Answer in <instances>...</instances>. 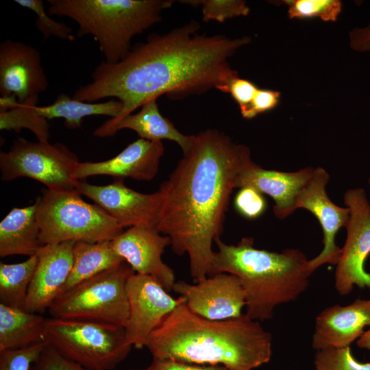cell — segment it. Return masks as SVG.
I'll list each match as a JSON object with an SVG mask.
<instances>
[{"mask_svg": "<svg viewBox=\"0 0 370 370\" xmlns=\"http://www.w3.org/2000/svg\"><path fill=\"white\" fill-rule=\"evenodd\" d=\"M199 28L192 21L167 33L150 35L118 62L102 61L92 72L91 82L77 88L73 97L91 103L112 97L122 103L116 118L97 127L103 130L162 95L180 99L212 88L225 92L238 76L228 60L251 39L202 34Z\"/></svg>", "mask_w": 370, "mask_h": 370, "instance_id": "cell-1", "label": "cell"}, {"mask_svg": "<svg viewBox=\"0 0 370 370\" xmlns=\"http://www.w3.org/2000/svg\"><path fill=\"white\" fill-rule=\"evenodd\" d=\"M182 152L160 187L162 205L156 229L170 238L175 254H187L197 282L210 275L212 243L222 234L230 196L254 162L247 146L215 129L193 135Z\"/></svg>", "mask_w": 370, "mask_h": 370, "instance_id": "cell-2", "label": "cell"}, {"mask_svg": "<svg viewBox=\"0 0 370 370\" xmlns=\"http://www.w3.org/2000/svg\"><path fill=\"white\" fill-rule=\"evenodd\" d=\"M147 347L153 358L253 370L270 361L272 336L245 314L209 320L192 312L184 302L151 334Z\"/></svg>", "mask_w": 370, "mask_h": 370, "instance_id": "cell-3", "label": "cell"}, {"mask_svg": "<svg viewBox=\"0 0 370 370\" xmlns=\"http://www.w3.org/2000/svg\"><path fill=\"white\" fill-rule=\"evenodd\" d=\"M210 275L227 273L237 276L245 293L246 313L251 319L273 318L275 308L296 300L308 288V259L297 249L281 252L254 247V239L243 238L236 245L215 240Z\"/></svg>", "mask_w": 370, "mask_h": 370, "instance_id": "cell-4", "label": "cell"}, {"mask_svg": "<svg viewBox=\"0 0 370 370\" xmlns=\"http://www.w3.org/2000/svg\"><path fill=\"white\" fill-rule=\"evenodd\" d=\"M171 0H49V15L66 16L78 25L77 36L91 35L105 62L114 64L131 50L132 38L161 20Z\"/></svg>", "mask_w": 370, "mask_h": 370, "instance_id": "cell-5", "label": "cell"}, {"mask_svg": "<svg viewBox=\"0 0 370 370\" xmlns=\"http://www.w3.org/2000/svg\"><path fill=\"white\" fill-rule=\"evenodd\" d=\"M34 204L42 245L112 241L123 232L114 219L98 205L86 202L77 189H47Z\"/></svg>", "mask_w": 370, "mask_h": 370, "instance_id": "cell-6", "label": "cell"}, {"mask_svg": "<svg viewBox=\"0 0 370 370\" xmlns=\"http://www.w3.org/2000/svg\"><path fill=\"white\" fill-rule=\"evenodd\" d=\"M45 338L60 355L90 370H112L129 355L132 345L124 327L47 318Z\"/></svg>", "mask_w": 370, "mask_h": 370, "instance_id": "cell-7", "label": "cell"}, {"mask_svg": "<svg viewBox=\"0 0 370 370\" xmlns=\"http://www.w3.org/2000/svg\"><path fill=\"white\" fill-rule=\"evenodd\" d=\"M133 273L124 262L78 284L53 301L51 317L124 327L129 317L126 285Z\"/></svg>", "mask_w": 370, "mask_h": 370, "instance_id": "cell-8", "label": "cell"}, {"mask_svg": "<svg viewBox=\"0 0 370 370\" xmlns=\"http://www.w3.org/2000/svg\"><path fill=\"white\" fill-rule=\"evenodd\" d=\"M79 162L76 154L62 143L18 138L8 151L0 153L1 178L29 177L49 190H71L76 189L74 173Z\"/></svg>", "mask_w": 370, "mask_h": 370, "instance_id": "cell-9", "label": "cell"}, {"mask_svg": "<svg viewBox=\"0 0 370 370\" xmlns=\"http://www.w3.org/2000/svg\"><path fill=\"white\" fill-rule=\"evenodd\" d=\"M349 210L345 228L347 238L334 273V287L343 296L349 294L354 286L370 288V273L365 262L370 254V204L363 188H352L344 195Z\"/></svg>", "mask_w": 370, "mask_h": 370, "instance_id": "cell-10", "label": "cell"}, {"mask_svg": "<svg viewBox=\"0 0 370 370\" xmlns=\"http://www.w3.org/2000/svg\"><path fill=\"white\" fill-rule=\"evenodd\" d=\"M129 317L124 326L127 339L136 348L147 347L151 334L177 306L183 297L173 298L153 277L133 273L126 285Z\"/></svg>", "mask_w": 370, "mask_h": 370, "instance_id": "cell-11", "label": "cell"}, {"mask_svg": "<svg viewBox=\"0 0 370 370\" xmlns=\"http://www.w3.org/2000/svg\"><path fill=\"white\" fill-rule=\"evenodd\" d=\"M76 189L92 200L123 228L147 226L156 228L162 205L160 190L145 194L127 187L124 179L107 185H95L78 180Z\"/></svg>", "mask_w": 370, "mask_h": 370, "instance_id": "cell-12", "label": "cell"}, {"mask_svg": "<svg viewBox=\"0 0 370 370\" xmlns=\"http://www.w3.org/2000/svg\"><path fill=\"white\" fill-rule=\"evenodd\" d=\"M49 82L40 51L21 41L7 39L0 44L1 96H14L21 103L37 106Z\"/></svg>", "mask_w": 370, "mask_h": 370, "instance_id": "cell-13", "label": "cell"}, {"mask_svg": "<svg viewBox=\"0 0 370 370\" xmlns=\"http://www.w3.org/2000/svg\"><path fill=\"white\" fill-rule=\"evenodd\" d=\"M173 290L184 298L192 312L209 320L238 317L246 304L240 279L227 273L212 274L194 284L177 282Z\"/></svg>", "mask_w": 370, "mask_h": 370, "instance_id": "cell-14", "label": "cell"}, {"mask_svg": "<svg viewBox=\"0 0 370 370\" xmlns=\"http://www.w3.org/2000/svg\"><path fill=\"white\" fill-rule=\"evenodd\" d=\"M329 179V174L323 168H315L297 200V208L306 209L313 214L323 231V249L307 262V270L310 274L323 264H337L341 248L336 243V235L341 227H346L349 218L348 208L336 205L328 196L325 187Z\"/></svg>", "mask_w": 370, "mask_h": 370, "instance_id": "cell-15", "label": "cell"}, {"mask_svg": "<svg viewBox=\"0 0 370 370\" xmlns=\"http://www.w3.org/2000/svg\"><path fill=\"white\" fill-rule=\"evenodd\" d=\"M113 249L136 273L156 279L167 291L175 283L173 269L162 260L165 248L171 241L156 228L131 227L112 241Z\"/></svg>", "mask_w": 370, "mask_h": 370, "instance_id": "cell-16", "label": "cell"}, {"mask_svg": "<svg viewBox=\"0 0 370 370\" xmlns=\"http://www.w3.org/2000/svg\"><path fill=\"white\" fill-rule=\"evenodd\" d=\"M75 241L43 245L37 252L38 264L23 308L40 313L59 297L71 273Z\"/></svg>", "mask_w": 370, "mask_h": 370, "instance_id": "cell-17", "label": "cell"}, {"mask_svg": "<svg viewBox=\"0 0 370 370\" xmlns=\"http://www.w3.org/2000/svg\"><path fill=\"white\" fill-rule=\"evenodd\" d=\"M164 152L162 141L140 138L109 160L79 162L76 166L74 176L77 180L104 175L114 177V179L130 177L136 180L149 181L156 175Z\"/></svg>", "mask_w": 370, "mask_h": 370, "instance_id": "cell-18", "label": "cell"}, {"mask_svg": "<svg viewBox=\"0 0 370 370\" xmlns=\"http://www.w3.org/2000/svg\"><path fill=\"white\" fill-rule=\"evenodd\" d=\"M370 327V299L324 308L316 317L311 346L316 351L350 347Z\"/></svg>", "mask_w": 370, "mask_h": 370, "instance_id": "cell-19", "label": "cell"}, {"mask_svg": "<svg viewBox=\"0 0 370 370\" xmlns=\"http://www.w3.org/2000/svg\"><path fill=\"white\" fill-rule=\"evenodd\" d=\"M314 171L312 167L295 172L267 170L254 162L242 173L238 188L251 186L270 196L275 201L274 214L283 219L298 209L299 194L310 180Z\"/></svg>", "mask_w": 370, "mask_h": 370, "instance_id": "cell-20", "label": "cell"}, {"mask_svg": "<svg viewBox=\"0 0 370 370\" xmlns=\"http://www.w3.org/2000/svg\"><path fill=\"white\" fill-rule=\"evenodd\" d=\"M123 129L132 130L140 138L148 140L162 141L166 139L174 141L182 151L188 147L193 138V135L181 133L167 118L160 114L156 99L144 103L138 112L125 116L106 129H95L93 134L97 137H109Z\"/></svg>", "mask_w": 370, "mask_h": 370, "instance_id": "cell-21", "label": "cell"}, {"mask_svg": "<svg viewBox=\"0 0 370 370\" xmlns=\"http://www.w3.org/2000/svg\"><path fill=\"white\" fill-rule=\"evenodd\" d=\"M35 204L13 208L0 222V256H32L43 245Z\"/></svg>", "mask_w": 370, "mask_h": 370, "instance_id": "cell-22", "label": "cell"}, {"mask_svg": "<svg viewBox=\"0 0 370 370\" xmlns=\"http://www.w3.org/2000/svg\"><path fill=\"white\" fill-rule=\"evenodd\" d=\"M46 320L38 313L0 303V352L45 342Z\"/></svg>", "mask_w": 370, "mask_h": 370, "instance_id": "cell-23", "label": "cell"}, {"mask_svg": "<svg viewBox=\"0 0 370 370\" xmlns=\"http://www.w3.org/2000/svg\"><path fill=\"white\" fill-rule=\"evenodd\" d=\"M124 262L113 249L112 241L75 242L73 267L60 295L78 284L115 268Z\"/></svg>", "mask_w": 370, "mask_h": 370, "instance_id": "cell-24", "label": "cell"}, {"mask_svg": "<svg viewBox=\"0 0 370 370\" xmlns=\"http://www.w3.org/2000/svg\"><path fill=\"white\" fill-rule=\"evenodd\" d=\"M34 108L43 118L47 120L64 119L67 129L76 130L81 127L83 119L88 116L103 115L110 119L116 118L121 111L122 103L117 99L85 102L62 93L53 103L45 106H36Z\"/></svg>", "mask_w": 370, "mask_h": 370, "instance_id": "cell-25", "label": "cell"}, {"mask_svg": "<svg viewBox=\"0 0 370 370\" xmlns=\"http://www.w3.org/2000/svg\"><path fill=\"white\" fill-rule=\"evenodd\" d=\"M38 259L36 254L22 262L0 263V303L23 308Z\"/></svg>", "mask_w": 370, "mask_h": 370, "instance_id": "cell-26", "label": "cell"}, {"mask_svg": "<svg viewBox=\"0 0 370 370\" xmlns=\"http://www.w3.org/2000/svg\"><path fill=\"white\" fill-rule=\"evenodd\" d=\"M36 106L18 103L9 110L0 112V130L19 132L23 128L32 132L39 141H49L48 120L36 111Z\"/></svg>", "mask_w": 370, "mask_h": 370, "instance_id": "cell-27", "label": "cell"}, {"mask_svg": "<svg viewBox=\"0 0 370 370\" xmlns=\"http://www.w3.org/2000/svg\"><path fill=\"white\" fill-rule=\"evenodd\" d=\"M290 18L319 17L324 21H335L342 10L338 0H286Z\"/></svg>", "mask_w": 370, "mask_h": 370, "instance_id": "cell-28", "label": "cell"}, {"mask_svg": "<svg viewBox=\"0 0 370 370\" xmlns=\"http://www.w3.org/2000/svg\"><path fill=\"white\" fill-rule=\"evenodd\" d=\"M314 366L315 370H370V362L358 361L350 347L316 351Z\"/></svg>", "mask_w": 370, "mask_h": 370, "instance_id": "cell-29", "label": "cell"}, {"mask_svg": "<svg viewBox=\"0 0 370 370\" xmlns=\"http://www.w3.org/2000/svg\"><path fill=\"white\" fill-rule=\"evenodd\" d=\"M193 6H201L203 21L223 23L234 17L247 16L249 8L242 0H194L181 1Z\"/></svg>", "mask_w": 370, "mask_h": 370, "instance_id": "cell-30", "label": "cell"}, {"mask_svg": "<svg viewBox=\"0 0 370 370\" xmlns=\"http://www.w3.org/2000/svg\"><path fill=\"white\" fill-rule=\"evenodd\" d=\"M15 3L23 8L29 9L36 15V26L45 38L53 36L62 40L73 41L75 36L73 29L64 23L53 20L45 11L44 3L41 0H15Z\"/></svg>", "mask_w": 370, "mask_h": 370, "instance_id": "cell-31", "label": "cell"}, {"mask_svg": "<svg viewBox=\"0 0 370 370\" xmlns=\"http://www.w3.org/2000/svg\"><path fill=\"white\" fill-rule=\"evenodd\" d=\"M47 343L41 342L24 348L0 352V370H31Z\"/></svg>", "mask_w": 370, "mask_h": 370, "instance_id": "cell-32", "label": "cell"}, {"mask_svg": "<svg viewBox=\"0 0 370 370\" xmlns=\"http://www.w3.org/2000/svg\"><path fill=\"white\" fill-rule=\"evenodd\" d=\"M237 211L244 217L256 219L265 211L267 203L263 194L251 186L240 188L234 199Z\"/></svg>", "mask_w": 370, "mask_h": 370, "instance_id": "cell-33", "label": "cell"}, {"mask_svg": "<svg viewBox=\"0 0 370 370\" xmlns=\"http://www.w3.org/2000/svg\"><path fill=\"white\" fill-rule=\"evenodd\" d=\"M31 370H90L60 355L47 343ZM132 370V369H130Z\"/></svg>", "mask_w": 370, "mask_h": 370, "instance_id": "cell-34", "label": "cell"}, {"mask_svg": "<svg viewBox=\"0 0 370 370\" xmlns=\"http://www.w3.org/2000/svg\"><path fill=\"white\" fill-rule=\"evenodd\" d=\"M280 93L277 90L258 88L249 106L241 112L247 119L275 108L280 102Z\"/></svg>", "mask_w": 370, "mask_h": 370, "instance_id": "cell-35", "label": "cell"}, {"mask_svg": "<svg viewBox=\"0 0 370 370\" xmlns=\"http://www.w3.org/2000/svg\"><path fill=\"white\" fill-rule=\"evenodd\" d=\"M258 88L252 82L237 76L230 82L225 93L231 95L242 111L249 106Z\"/></svg>", "mask_w": 370, "mask_h": 370, "instance_id": "cell-36", "label": "cell"}, {"mask_svg": "<svg viewBox=\"0 0 370 370\" xmlns=\"http://www.w3.org/2000/svg\"><path fill=\"white\" fill-rule=\"evenodd\" d=\"M134 370V369H132ZM140 370H229L222 366L202 365L172 359L153 358L151 363Z\"/></svg>", "mask_w": 370, "mask_h": 370, "instance_id": "cell-37", "label": "cell"}, {"mask_svg": "<svg viewBox=\"0 0 370 370\" xmlns=\"http://www.w3.org/2000/svg\"><path fill=\"white\" fill-rule=\"evenodd\" d=\"M350 47L358 52H370V23L349 32Z\"/></svg>", "mask_w": 370, "mask_h": 370, "instance_id": "cell-38", "label": "cell"}, {"mask_svg": "<svg viewBox=\"0 0 370 370\" xmlns=\"http://www.w3.org/2000/svg\"><path fill=\"white\" fill-rule=\"evenodd\" d=\"M356 343L359 347L370 350V327L357 340Z\"/></svg>", "mask_w": 370, "mask_h": 370, "instance_id": "cell-39", "label": "cell"}, {"mask_svg": "<svg viewBox=\"0 0 370 370\" xmlns=\"http://www.w3.org/2000/svg\"><path fill=\"white\" fill-rule=\"evenodd\" d=\"M369 186H370V177H369Z\"/></svg>", "mask_w": 370, "mask_h": 370, "instance_id": "cell-40", "label": "cell"}]
</instances>
